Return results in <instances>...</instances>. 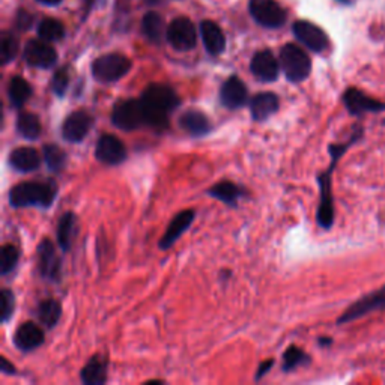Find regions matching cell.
Instances as JSON below:
<instances>
[{
	"instance_id": "obj_1",
	"label": "cell",
	"mask_w": 385,
	"mask_h": 385,
	"mask_svg": "<svg viewBox=\"0 0 385 385\" xmlns=\"http://www.w3.org/2000/svg\"><path fill=\"white\" fill-rule=\"evenodd\" d=\"M364 135V128L361 125H355L353 134H350V139L344 142V143H332L330 144L328 152H330V166L327 167L325 172L318 175V185H319V207L318 212H316V220H318V225L328 230L335 225L336 220V209H335V198H332V173H335L337 162L340 158L345 156L346 151L355 144L358 140L363 139Z\"/></svg>"
},
{
	"instance_id": "obj_2",
	"label": "cell",
	"mask_w": 385,
	"mask_h": 385,
	"mask_svg": "<svg viewBox=\"0 0 385 385\" xmlns=\"http://www.w3.org/2000/svg\"><path fill=\"white\" fill-rule=\"evenodd\" d=\"M142 104L147 113V126L157 131H165L169 119L181 104L176 91L169 84L152 83L142 93Z\"/></svg>"
},
{
	"instance_id": "obj_3",
	"label": "cell",
	"mask_w": 385,
	"mask_h": 385,
	"mask_svg": "<svg viewBox=\"0 0 385 385\" xmlns=\"http://www.w3.org/2000/svg\"><path fill=\"white\" fill-rule=\"evenodd\" d=\"M57 194V185L48 181H29L17 184L10 191V205L12 208H50Z\"/></svg>"
},
{
	"instance_id": "obj_4",
	"label": "cell",
	"mask_w": 385,
	"mask_h": 385,
	"mask_svg": "<svg viewBox=\"0 0 385 385\" xmlns=\"http://www.w3.org/2000/svg\"><path fill=\"white\" fill-rule=\"evenodd\" d=\"M280 65L286 79L292 83H301L312 71V61L306 51L295 44H286L280 50Z\"/></svg>"
},
{
	"instance_id": "obj_5",
	"label": "cell",
	"mask_w": 385,
	"mask_h": 385,
	"mask_svg": "<svg viewBox=\"0 0 385 385\" xmlns=\"http://www.w3.org/2000/svg\"><path fill=\"white\" fill-rule=\"evenodd\" d=\"M112 124L122 131H134L147 125V113L142 100L118 101L112 110Z\"/></svg>"
},
{
	"instance_id": "obj_6",
	"label": "cell",
	"mask_w": 385,
	"mask_h": 385,
	"mask_svg": "<svg viewBox=\"0 0 385 385\" xmlns=\"http://www.w3.org/2000/svg\"><path fill=\"white\" fill-rule=\"evenodd\" d=\"M131 61L124 55L110 53L100 56L92 64V75L100 83H115L131 70Z\"/></svg>"
},
{
	"instance_id": "obj_7",
	"label": "cell",
	"mask_w": 385,
	"mask_h": 385,
	"mask_svg": "<svg viewBox=\"0 0 385 385\" xmlns=\"http://www.w3.org/2000/svg\"><path fill=\"white\" fill-rule=\"evenodd\" d=\"M382 310H385V285L381 286L379 289L373 290L370 294L358 298L357 301L350 304L348 309L340 314V318L337 319V325L354 322L373 312H382Z\"/></svg>"
},
{
	"instance_id": "obj_8",
	"label": "cell",
	"mask_w": 385,
	"mask_h": 385,
	"mask_svg": "<svg viewBox=\"0 0 385 385\" xmlns=\"http://www.w3.org/2000/svg\"><path fill=\"white\" fill-rule=\"evenodd\" d=\"M37 254L39 276L47 281H51V283H59L62 276V261L59 258L55 244L44 238L38 244Z\"/></svg>"
},
{
	"instance_id": "obj_9",
	"label": "cell",
	"mask_w": 385,
	"mask_h": 385,
	"mask_svg": "<svg viewBox=\"0 0 385 385\" xmlns=\"http://www.w3.org/2000/svg\"><path fill=\"white\" fill-rule=\"evenodd\" d=\"M341 101H344L348 113L357 118L366 113L385 112V102L367 95V93L357 88H348L344 92V95H341Z\"/></svg>"
},
{
	"instance_id": "obj_10",
	"label": "cell",
	"mask_w": 385,
	"mask_h": 385,
	"mask_svg": "<svg viewBox=\"0 0 385 385\" xmlns=\"http://www.w3.org/2000/svg\"><path fill=\"white\" fill-rule=\"evenodd\" d=\"M250 14L268 29H277L286 21V12L276 0H250Z\"/></svg>"
},
{
	"instance_id": "obj_11",
	"label": "cell",
	"mask_w": 385,
	"mask_h": 385,
	"mask_svg": "<svg viewBox=\"0 0 385 385\" xmlns=\"http://www.w3.org/2000/svg\"><path fill=\"white\" fill-rule=\"evenodd\" d=\"M128 151L124 142L113 134H102L95 147V158L106 166H119L126 160Z\"/></svg>"
},
{
	"instance_id": "obj_12",
	"label": "cell",
	"mask_w": 385,
	"mask_h": 385,
	"mask_svg": "<svg viewBox=\"0 0 385 385\" xmlns=\"http://www.w3.org/2000/svg\"><path fill=\"white\" fill-rule=\"evenodd\" d=\"M167 41L178 51H188L196 47V35L194 24L185 19V17H179L169 24L167 29Z\"/></svg>"
},
{
	"instance_id": "obj_13",
	"label": "cell",
	"mask_w": 385,
	"mask_h": 385,
	"mask_svg": "<svg viewBox=\"0 0 385 385\" xmlns=\"http://www.w3.org/2000/svg\"><path fill=\"white\" fill-rule=\"evenodd\" d=\"M24 61L28 65L39 70H48L57 62L56 50L44 39H32L24 47Z\"/></svg>"
},
{
	"instance_id": "obj_14",
	"label": "cell",
	"mask_w": 385,
	"mask_h": 385,
	"mask_svg": "<svg viewBox=\"0 0 385 385\" xmlns=\"http://www.w3.org/2000/svg\"><path fill=\"white\" fill-rule=\"evenodd\" d=\"M93 125V116L86 110H77L65 118L62 124V137L70 143H80L86 139Z\"/></svg>"
},
{
	"instance_id": "obj_15",
	"label": "cell",
	"mask_w": 385,
	"mask_h": 385,
	"mask_svg": "<svg viewBox=\"0 0 385 385\" xmlns=\"http://www.w3.org/2000/svg\"><path fill=\"white\" fill-rule=\"evenodd\" d=\"M294 35L314 53H322L330 46L327 33L310 21H297L294 24Z\"/></svg>"
},
{
	"instance_id": "obj_16",
	"label": "cell",
	"mask_w": 385,
	"mask_h": 385,
	"mask_svg": "<svg viewBox=\"0 0 385 385\" xmlns=\"http://www.w3.org/2000/svg\"><path fill=\"white\" fill-rule=\"evenodd\" d=\"M247 101H249V89L245 83L238 79L236 75L229 77V79L221 84L220 89V102L227 110H238L243 109Z\"/></svg>"
},
{
	"instance_id": "obj_17",
	"label": "cell",
	"mask_w": 385,
	"mask_h": 385,
	"mask_svg": "<svg viewBox=\"0 0 385 385\" xmlns=\"http://www.w3.org/2000/svg\"><path fill=\"white\" fill-rule=\"evenodd\" d=\"M250 70L258 80L271 83L279 79L280 64L270 50H262L253 56Z\"/></svg>"
},
{
	"instance_id": "obj_18",
	"label": "cell",
	"mask_w": 385,
	"mask_h": 385,
	"mask_svg": "<svg viewBox=\"0 0 385 385\" xmlns=\"http://www.w3.org/2000/svg\"><path fill=\"white\" fill-rule=\"evenodd\" d=\"M196 218V212L193 209H184L181 212H178L176 216L170 221L165 235L161 236L160 239V249L161 250H169L170 247H173V244L178 241L179 238H181L187 229L191 226V223Z\"/></svg>"
},
{
	"instance_id": "obj_19",
	"label": "cell",
	"mask_w": 385,
	"mask_h": 385,
	"mask_svg": "<svg viewBox=\"0 0 385 385\" xmlns=\"http://www.w3.org/2000/svg\"><path fill=\"white\" fill-rule=\"evenodd\" d=\"M44 331L35 322H23L14 335V345L21 353H30L44 344Z\"/></svg>"
},
{
	"instance_id": "obj_20",
	"label": "cell",
	"mask_w": 385,
	"mask_h": 385,
	"mask_svg": "<svg viewBox=\"0 0 385 385\" xmlns=\"http://www.w3.org/2000/svg\"><path fill=\"white\" fill-rule=\"evenodd\" d=\"M280 98L274 92H259L250 101V115L256 122H263L279 112Z\"/></svg>"
},
{
	"instance_id": "obj_21",
	"label": "cell",
	"mask_w": 385,
	"mask_h": 385,
	"mask_svg": "<svg viewBox=\"0 0 385 385\" xmlns=\"http://www.w3.org/2000/svg\"><path fill=\"white\" fill-rule=\"evenodd\" d=\"M179 126L191 137H203L212 131L211 119L198 109H190L179 118Z\"/></svg>"
},
{
	"instance_id": "obj_22",
	"label": "cell",
	"mask_w": 385,
	"mask_h": 385,
	"mask_svg": "<svg viewBox=\"0 0 385 385\" xmlns=\"http://www.w3.org/2000/svg\"><path fill=\"white\" fill-rule=\"evenodd\" d=\"M41 156L35 148L21 147L10 153V166L20 173L35 172L41 166Z\"/></svg>"
},
{
	"instance_id": "obj_23",
	"label": "cell",
	"mask_w": 385,
	"mask_h": 385,
	"mask_svg": "<svg viewBox=\"0 0 385 385\" xmlns=\"http://www.w3.org/2000/svg\"><path fill=\"white\" fill-rule=\"evenodd\" d=\"M109 360L101 354H95L80 372V379L86 385H102L107 381Z\"/></svg>"
},
{
	"instance_id": "obj_24",
	"label": "cell",
	"mask_w": 385,
	"mask_h": 385,
	"mask_svg": "<svg viewBox=\"0 0 385 385\" xmlns=\"http://www.w3.org/2000/svg\"><path fill=\"white\" fill-rule=\"evenodd\" d=\"M200 35L203 39V46L207 51L212 56H218L226 48V38L225 33L221 32L218 26L211 21L205 20L200 23Z\"/></svg>"
},
{
	"instance_id": "obj_25",
	"label": "cell",
	"mask_w": 385,
	"mask_h": 385,
	"mask_svg": "<svg viewBox=\"0 0 385 385\" xmlns=\"http://www.w3.org/2000/svg\"><path fill=\"white\" fill-rule=\"evenodd\" d=\"M77 232H79V221H77L74 212L68 211L59 218L57 223V245L61 247L64 253L71 250Z\"/></svg>"
},
{
	"instance_id": "obj_26",
	"label": "cell",
	"mask_w": 385,
	"mask_h": 385,
	"mask_svg": "<svg viewBox=\"0 0 385 385\" xmlns=\"http://www.w3.org/2000/svg\"><path fill=\"white\" fill-rule=\"evenodd\" d=\"M207 194L214 199L223 202L227 207L235 208L239 199L244 196V190L232 181H221L207 190Z\"/></svg>"
},
{
	"instance_id": "obj_27",
	"label": "cell",
	"mask_w": 385,
	"mask_h": 385,
	"mask_svg": "<svg viewBox=\"0 0 385 385\" xmlns=\"http://www.w3.org/2000/svg\"><path fill=\"white\" fill-rule=\"evenodd\" d=\"M32 86L23 77L15 75L8 84V98L14 109H21L32 97Z\"/></svg>"
},
{
	"instance_id": "obj_28",
	"label": "cell",
	"mask_w": 385,
	"mask_h": 385,
	"mask_svg": "<svg viewBox=\"0 0 385 385\" xmlns=\"http://www.w3.org/2000/svg\"><path fill=\"white\" fill-rule=\"evenodd\" d=\"M15 128H17V133H19L26 140H37L42 133V125L39 118L29 112H23L17 116Z\"/></svg>"
},
{
	"instance_id": "obj_29",
	"label": "cell",
	"mask_w": 385,
	"mask_h": 385,
	"mask_svg": "<svg viewBox=\"0 0 385 385\" xmlns=\"http://www.w3.org/2000/svg\"><path fill=\"white\" fill-rule=\"evenodd\" d=\"M38 319L46 328H55L62 314V306L56 299H44L38 306Z\"/></svg>"
},
{
	"instance_id": "obj_30",
	"label": "cell",
	"mask_w": 385,
	"mask_h": 385,
	"mask_svg": "<svg viewBox=\"0 0 385 385\" xmlns=\"http://www.w3.org/2000/svg\"><path fill=\"white\" fill-rule=\"evenodd\" d=\"M42 158H44L50 172L53 173H61L66 166L65 151L55 143L44 144V148H42Z\"/></svg>"
},
{
	"instance_id": "obj_31",
	"label": "cell",
	"mask_w": 385,
	"mask_h": 385,
	"mask_svg": "<svg viewBox=\"0 0 385 385\" xmlns=\"http://www.w3.org/2000/svg\"><path fill=\"white\" fill-rule=\"evenodd\" d=\"M142 30L149 41L152 42H160L162 38V33H165V23L160 14L157 12H148L143 17L142 21Z\"/></svg>"
},
{
	"instance_id": "obj_32",
	"label": "cell",
	"mask_w": 385,
	"mask_h": 385,
	"mask_svg": "<svg viewBox=\"0 0 385 385\" xmlns=\"http://www.w3.org/2000/svg\"><path fill=\"white\" fill-rule=\"evenodd\" d=\"M310 363V357L307 355L301 348H298L295 345H290L283 354V363H281V369L283 372L289 373L295 369H298L299 366H306Z\"/></svg>"
},
{
	"instance_id": "obj_33",
	"label": "cell",
	"mask_w": 385,
	"mask_h": 385,
	"mask_svg": "<svg viewBox=\"0 0 385 385\" xmlns=\"http://www.w3.org/2000/svg\"><path fill=\"white\" fill-rule=\"evenodd\" d=\"M38 35L41 39H44L47 42L61 41L65 35L64 24L55 19L42 20L38 26Z\"/></svg>"
},
{
	"instance_id": "obj_34",
	"label": "cell",
	"mask_w": 385,
	"mask_h": 385,
	"mask_svg": "<svg viewBox=\"0 0 385 385\" xmlns=\"http://www.w3.org/2000/svg\"><path fill=\"white\" fill-rule=\"evenodd\" d=\"M19 259H20L19 249L12 244H5L2 247V259H0V274H2L3 277L8 276V274H11L17 268Z\"/></svg>"
},
{
	"instance_id": "obj_35",
	"label": "cell",
	"mask_w": 385,
	"mask_h": 385,
	"mask_svg": "<svg viewBox=\"0 0 385 385\" xmlns=\"http://www.w3.org/2000/svg\"><path fill=\"white\" fill-rule=\"evenodd\" d=\"M17 53H19V39H17L12 33L5 32L2 35V47H0L2 64L8 65L10 62H12Z\"/></svg>"
},
{
	"instance_id": "obj_36",
	"label": "cell",
	"mask_w": 385,
	"mask_h": 385,
	"mask_svg": "<svg viewBox=\"0 0 385 385\" xmlns=\"http://www.w3.org/2000/svg\"><path fill=\"white\" fill-rule=\"evenodd\" d=\"M0 299H2V309H0L2 323H8L12 319V314L15 310V295L11 289H2Z\"/></svg>"
},
{
	"instance_id": "obj_37",
	"label": "cell",
	"mask_w": 385,
	"mask_h": 385,
	"mask_svg": "<svg viewBox=\"0 0 385 385\" xmlns=\"http://www.w3.org/2000/svg\"><path fill=\"white\" fill-rule=\"evenodd\" d=\"M68 86H70V74H68L66 68H62V70L56 71L53 79H51V89H53L59 98H62Z\"/></svg>"
},
{
	"instance_id": "obj_38",
	"label": "cell",
	"mask_w": 385,
	"mask_h": 385,
	"mask_svg": "<svg viewBox=\"0 0 385 385\" xmlns=\"http://www.w3.org/2000/svg\"><path fill=\"white\" fill-rule=\"evenodd\" d=\"M0 372H2L3 375H17V369L10 361H8V358H5V357L0 358Z\"/></svg>"
},
{
	"instance_id": "obj_39",
	"label": "cell",
	"mask_w": 385,
	"mask_h": 385,
	"mask_svg": "<svg viewBox=\"0 0 385 385\" xmlns=\"http://www.w3.org/2000/svg\"><path fill=\"white\" fill-rule=\"evenodd\" d=\"M272 366H274V360L262 361V363L259 364V369H258V372H256V381H261L262 376L267 375V373L270 372V369H271Z\"/></svg>"
},
{
	"instance_id": "obj_40",
	"label": "cell",
	"mask_w": 385,
	"mask_h": 385,
	"mask_svg": "<svg viewBox=\"0 0 385 385\" xmlns=\"http://www.w3.org/2000/svg\"><path fill=\"white\" fill-rule=\"evenodd\" d=\"M17 24H19L20 29H29L30 24H32V17L28 12H21L19 15V19H17Z\"/></svg>"
},
{
	"instance_id": "obj_41",
	"label": "cell",
	"mask_w": 385,
	"mask_h": 385,
	"mask_svg": "<svg viewBox=\"0 0 385 385\" xmlns=\"http://www.w3.org/2000/svg\"><path fill=\"white\" fill-rule=\"evenodd\" d=\"M38 2L48 5V6H55V5H59L61 2H64V0H38Z\"/></svg>"
},
{
	"instance_id": "obj_42",
	"label": "cell",
	"mask_w": 385,
	"mask_h": 385,
	"mask_svg": "<svg viewBox=\"0 0 385 385\" xmlns=\"http://www.w3.org/2000/svg\"><path fill=\"white\" fill-rule=\"evenodd\" d=\"M332 344V340L330 339V337H321L319 339V345L321 346H328V345H331Z\"/></svg>"
},
{
	"instance_id": "obj_43",
	"label": "cell",
	"mask_w": 385,
	"mask_h": 385,
	"mask_svg": "<svg viewBox=\"0 0 385 385\" xmlns=\"http://www.w3.org/2000/svg\"><path fill=\"white\" fill-rule=\"evenodd\" d=\"M339 2H341V3H353L354 0H339Z\"/></svg>"
}]
</instances>
